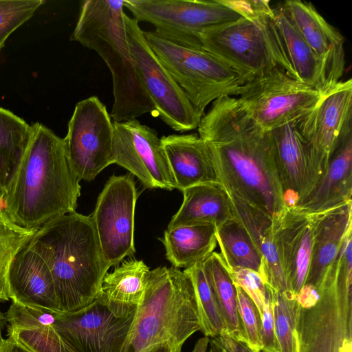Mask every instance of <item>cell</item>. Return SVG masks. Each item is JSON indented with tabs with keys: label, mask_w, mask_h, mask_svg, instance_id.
Masks as SVG:
<instances>
[{
	"label": "cell",
	"mask_w": 352,
	"mask_h": 352,
	"mask_svg": "<svg viewBox=\"0 0 352 352\" xmlns=\"http://www.w3.org/2000/svg\"><path fill=\"white\" fill-rule=\"evenodd\" d=\"M352 129L346 130L334 149L316 185L294 206L309 212L329 210L352 202Z\"/></svg>",
	"instance_id": "cell-19"
},
{
	"label": "cell",
	"mask_w": 352,
	"mask_h": 352,
	"mask_svg": "<svg viewBox=\"0 0 352 352\" xmlns=\"http://www.w3.org/2000/svg\"><path fill=\"white\" fill-rule=\"evenodd\" d=\"M340 352H352V337L346 338L344 340Z\"/></svg>",
	"instance_id": "cell-45"
},
{
	"label": "cell",
	"mask_w": 352,
	"mask_h": 352,
	"mask_svg": "<svg viewBox=\"0 0 352 352\" xmlns=\"http://www.w3.org/2000/svg\"><path fill=\"white\" fill-rule=\"evenodd\" d=\"M234 283L241 287L256 305L261 316L263 311L267 285L260 274L248 269L230 271Z\"/></svg>",
	"instance_id": "cell-37"
},
{
	"label": "cell",
	"mask_w": 352,
	"mask_h": 352,
	"mask_svg": "<svg viewBox=\"0 0 352 352\" xmlns=\"http://www.w3.org/2000/svg\"><path fill=\"white\" fill-rule=\"evenodd\" d=\"M352 202L323 211L315 228L309 267L304 285L318 289L334 262L352 223Z\"/></svg>",
	"instance_id": "cell-25"
},
{
	"label": "cell",
	"mask_w": 352,
	"mask_h": 352,
	"mask_svg": "<svg viewBox=\"0 0 352 352\" xmlns=\"http://www.w3.org/2000/svg\"><path fill=\"white\" fill-rule=\"evenodd\" d=\"M278 352H296L295 331L298 302L292 292H280L270 287Z\"/></svg>",
	"instance_id": "cell-33"
},
{
	"label": "cell",
	"mask_w": 352,
	"mask_h": 352,
	"mask_svg": "<svg viewBox=\"0 0 352 352\" xmlns=\"http://www.w3.org/2000/svg\"><path fill=\"white\" fill-rule=\"evenodd\" d=\"M351 116L352 80L349 78L323 95L312 111L297 122L309 163L310 191L324 174L342 135L351 128Z\"/></svg>",
	"instance_id": "cell-12"
},
{
	"label": "cell",
	"mask_w": 352,
	"mask_h": 352,
	"mask_svg": "<svg viewBox=\"0 0 352 352\" xmlns=\"http://www.w3.org/2000/svg\"><path fill=\"white\" fill-rule=\"evenodd\" d=\"M323 95L275 69L246 82L234 97L256 124L270 131L305 117Z\"/></svg>",
	"instance_id": "cell-9"
},
{
	"label": "cell",
	"mask_w": 352,
	"mask_h": 352,
	"mask_svg": "<svg viewBox=\"0 0 352 352\" xmlns=\"http://www.w3.org/2000/svg\"><path fill=\"white\" fill-rule=\"evenodd\" d=\"M32 129L29 144L6 190L3 210L16 225L37 230L76 212L81 186L69 162L64 139L38 122Z\"/></svg>",
	"instance_id": "cell-2"
},
{
	"label": "cell",
	"mask_w": 352,
	"mask_h": 352,
	"mask_svg": "<svg viewBox=\"0 0 352 352\" xmlns=\"http://www.w3.org/2000/svg\"><path fill=\"white\" fill-rule=\"evenodd\" d=\"M142 352H173L170 348L166 344H159L152 346Z\"/></svg>",
	"instance_id": "cell-43"
},
{
	"label": "cell",
	"mask_w": 352,
	"mask_h": 352,
	"mask_svg": "<svg viewBox=\"0 0 352 352\" xmlns=\"http://www.w3.org/2000/svg\"><path fill=\"white\" fill-rule=\"evenodd\" d=\"M221 352H254L245 343L239 341L226 333H222L210 339Z\"/></svg>",
	"instance_id": "cell-40"
},
{
	"label": "cell",
	"mask_w": 352,
	"mask_h": 352,
	"mask_svg": "<svg viewBox=\"0 0 352 352\" xmlns=\"http://www.w3.org/2000/svg\"><path fill=\"white\" fill-rule=\"evenodd\" d=\"M299 34L320 60L327 92L339 82L345 67L344 38L311 3L288 0L281 6Z\"/></svg>",
	"instance_id": "cell-17"
},
{
	"label": "cell",
	"mask_w": 352,
	"mask_h": 352,
	"mask_svg": "<svg viewBox=\"0 0 352 352\" xmlns=\"http://www.w3.org/2000/svg\"><path fill=\"white\" fill-rule=\"evenodd\" d=\"M228 193L234 217L245 228L261 255L259 274L265 283L274 290H288L280 262L272 218L236 195Z\"/></svg>",
	"instance_id": "cell-22"
},
{
	"label": "cell",
	"mask_w": 352,
	"mask_h": 352,
	"mask_svg": "<svg viewBox=\"0 0 352 352\" xmlns=\"http://www.w3.org/2000/svg\"><path fill=\"white\" fill-rule=\"evenodd\" d=\"M37 230L25 229L16 225L3 208H0V302L10 300L7 274L13 258Z\"/></svg>",
	"instance_id": "cell-34"
},
{
	"label": "cell",
	"mask_w": 352,
	"mask_h": 352,
	"mask_svg": "<svg viewBox=\"0 0 352 352\" xmlns=\"http://www.w3.org/2000/svg\"><path fill=\"white\" fill-rule=\"evenodd\" d=\"M217 228L211 224L182 226L168 229L160 239L173 267L188 268L203 262L217 247Z\"/></svg>",
	"instance_id": "cell-28"
},
{
	"label": "cell",
	"mask_w": 352,
	"mask_h": 352,
	"mask_svg": "<svg viewBox=\"0 0 352 352\" xmlns=\"http://www.w3.org/2000/svg\"><path fill=\"white\" fill-rule=\"evenodd\" d=\"M113 122L97 96L78 102L64 139L69 162L78 179L94 180L113 162Z\"/></svg>",
	"instance_id": "cell-11"
},
{
	"label": "cell",
	"mask_w": 352,
	"mask_h": 352,
	"mask_svg": "<svg viewBox=\"0 0 352 352\" xmlns=\"http://www.w3.org/2000/svg\"><path fill=\"white\" fill-rule=\"evenodd\" d=\"M274 23L292 78L322 94H327L320 60L299 34L281 6L274 9Z\"/></svg>",
	"instance_id": "cell-27"
},
{
	"label": "cell",
	"mask_w": 352,
	"mask_h": 352,
	"mask_svg": "<svg viewBox=\"0 0 352 352\" xmlns=\"http://www.w3.org/2000/svg\"><path fill=\"white\" fill-rule=\"evenodd\" d=\"M240 16L245 19H254L271 14L274 9L270 6V1L266 0H220Z\"/></svg>",
	"instance_id": "cell-38"
},
{
	"label": "cell",
	"mask_w": 352,
	"mask_h": 352,
	"mask_svg": "<svg viewBox=\"0 0 352 352\" xmlns=\"http://www.w3.org/2000/svg\"><path fill=\"white\" fill-rule=\"evenodd\" d=\"M181 207L168 229L182 226L211 224L216 228L234 217L229 195L221 183L204 184L182 191Z\"/></svg>",
	"instance_id": "cell-26"
},
{
	"label": "cell",
	"mask_w": 352,
	"mask_h": 352,
	"mask_svg": "<svg viewBox=\"0 0 352 352\" xmlns=\"http://www.w3.org/2000/svg\"><path fill=\"white\" fill-rule=\"evenodd\" d=\"M28 243L16 254L9 266L10 300L28 307L62 312L50 269Z\"/></svg>",
	"instance_id": "cell-18"
},
{
	"label": "cell",
	"mask_w": 352,
	"mask_h": 352,
	"mask_svg": "<svg viewBox=\"0 0 352 352\" xmlns=\"http://www.w3.org/2000/svg\"><path fill=\"white\" fill-rule=\"evenodd\" d=\"M272 14L241 17L199 34L201 49L226 62L251 80L275 69L292 78Z\"/></svg>",
	"instance_id": "cell-6"
},
{
	"label": "cell",
	"mask_w": 352,
	"mask_h": 352,
	"mask_svg": "<svg viewBox=\"0 0 352 352\" xmlns=\"http://www.w3.org/2000/svg\"><path fill=\"white\" fill-rule=\"evenodd\" d=\"M54 327L73 352H122L134 315L115 316L96 300L70 313L55 312Z\"/></svg>",
	"instance_id": "cell-15"
},
{
	"label": "cell",
	"mask_w": 352,
	"mask_h": 352,
	"mask_svg": "<svg viewBox=\"0 0 352 352\" xmlns=\"http://www.w3.org/2000/svg\"><path fill=\"white\" fill-rule=\"evenodd\" d=\"M219 253L229 271L248 269L260 273L262 257L250 236L234 217L217 228Z\"/></svg>",
	"instance_id": "cell-31"
},
{
	"label": "cell",
	"mask_w": 352,
	"mask_h": 352,
	"mask_svg": "<svg viewBox=\"0 0 352 352\" xmlns=\"http://www.w3.org/2000/svg\"><path fill=\"white\" fill-rule=\"evenodd\" d=\"M149 272L142 261H124L105 274L96 300L116 317L133 316L143 298Z\"/></svg>",
	"instance_id": "cell-24"
},
{
	"label": "cell",
	"mask_w": 352,
	"mask_h": 352,
	"mask_svg": "<svg viewBox=\"0 0 352 352\" xmlns=\"http://www.w3.org/2000/svg\"><path fill=\"white\" fill-rule=\"evenodd\" d=\"M6 326H7L6 316L0 309V346L4 340L2 333Z\"/></svg>",
	"instance_id": "cell-44"
},
{
	"label": "cell",
	"mask_w": 352,
	"mask_h": 352,
	"mask_svg": "<svg viewBox=\"0 0 352 352\" xmlns=\"http://www.w3.org/2000/svg\"><path fill=\"white\" fill-rule=\"evenodd\" d=\"M144 34L152 50L201 116L209 104L222 96H235L250 81L207 51L176 45L154 31Z\"/></svg>",
	"instance_id": "cell-7"
},
{
	"label": "cell",
	"mask_w": 352,
	"mask_h": 352,
	"mask_svg": "<svg viewBox=\"0 0 352 352\" xmlns=\"http://www.w3.org/2000/svg\"><path fill=\"white\" fill-rule=\"evenodd\" d=\"M217 300L226 327V334L246 344L239 318L237 294L230 272L219 253L213 252L202 262Z\"/></svg>",
	"instance_id": "cell-29"
},
{
	"label": "cell",
	"mask_w": 352,
	"mask_h": 352,
	"mask_svg": "<svg viewBox=\"0 0 352 352\" xmlns=\"http://www.w3.org/2000/svg\"><path fill=\"white\" fill-rule=\"evenodd\" d=\"M28 245L46 263L62 312L81 310L96 298L111 267L90 216L76 212L40 227Z\"/></svg>",
	"instance_id": "cell-3"
},
{
	"label": "cell",
	"mask_w": 352,
	"mask_h": 352,
	"mask_svg": "<svg viewBox=\"0 0 352 352\" xmlns=\"http://www.w3.org/2000/svg\"><path fill=\"white\" fill-rule=\"evenodd\" d=\"M184 271L190 276L193 285L201 331L211 338L226 333L221 313L202 262Z\"/></svg>",
	"instance_id": "cell-32"
},
{
	"label": "cell",
	"mask_w": 352,
	"mask_h": 352,
	"mask_svg": "<svg viewBox=\"0 0 352 352\" xmlns=\"http://www.w3.org/2000/svg\"><path fill=\"white\" fill-rule=\"evenodd\" d=\"M6 191L0 187V208H3V199L4 197Z\"/></svg>",
	"instance_id": "cell-46"
},
{
	"label": "cell",
	"mask_w": 352,
	"mask_h": 352,
	"mask_svg": "<svg viewBox=\"0 0 352 352\" xmlns=\"http://www.w3.org/2000/svg\"><path fill=\"white\" fill-rule=\"evenodd\" d=\"M208 352H221L218 348H217L214 345L212 344H210V349L208 351Z\"/></svg>",
	"instance_id": "cell-47"
},
{
	"label": "cell",
	"mask_w": 352,
	"mask_h": 352,
	"mask_svg": "<svg viewBox=\"0 0 352 352\" xmlns=\"http://www.w3.org/2000/svg\"><path fill=\"white\" fill-rule=\"evenodd\" d=\"M54 313L12 302L7 336L31 352H73L54 327Z\"/></svg>",
	"instance_id": "cell-23"
},
{
	"label": "cell",
	"mask_w": 352,
	"mask_h": 352,
	"mask_svg": "<svg viewBox=\"0 0 352 352\" xmlns=\"http://www.w3.org/2000/svg\"><path fill=\"white\" fill-rule=\"evenodd\" d=\"M197 130L228 192L272 218L286 207L271 133L246 114L236 97L215 100Z\"/></svg>",
	"instance_id": "cell-1"
},
{
	"label": "cell",
	"mask_w": 352,
	"mask_h": 352,
	"mask_svg": "<svg viewBox=\"0 0 352 352\" xmlns=\"http://www.w3.org/2000/svg\"><path fill=\"white\" fill-rule=\"evenodd\" d=\"M0 352H31L10 337L4 338Z\"/></svg>",
	"instance_id": "cell-41"
},
{
	"label": "cell",
	"mask_w": 352,
	"mask_h": 352,
	"mask_svg": "<svg viewBox=\"0 0 352 352\" xmlns=\"http://www.w3.org/2000/svg\"><path fill=\"white\" fill-rule=\"evenodd\" d=\"M209 344L210 338L204 336L197 341L192 352H208Z\"/></svg>",
	"instance_id": "cell-42"
},
{
	"label": "cell",
	"mask_w": 352,
	"mask_h": 352,
	"mask_svg": "<svg viewBox=\"0 0 352 352\" xmlns=\"http://www.w3.org/2000/svg\"><path fill=\"white\" fill-rule=\"evenodd\" d=\"M261 351L278 352L276 342L273 309L269 286L265 296L263 311L261 316Z\"/></svg>",
	"instance_id": "cell-39"
},
{
	"label": "cell",
	"mask_w": 352,
	"mask_h": 352,
	"mask_svg": "<svg viewBox=\"0 0 352 352\" xmlns=\"http://www.w3.org/2000/svg\"><path fill=\"white\" fill-rule=\"evenodd\" d=\"M114 164L136 176L146 188H177L161 138L136 119L113 122Z\"/></svg>",
	"instance_id": "cell-14"
},
{
	"label": "cell",
	"mask_w": 352,
	"mask_h": 352,
	"mask_svg": "<svg viewBox=\"0 0 352 352\" xmlns=\"http://www.w3.org/2000/svg\"><path fill=\"white\" fill-rule=\"evenodd\" d=\"M138 198L131 175L111 176L100 193L91 219L102 255L117 266L135 252L134 219Z\"/></svg>",
	"instance_id": "cell-13"
},
{
	"label": "cell",
	"mask_w": 352,
	"mask_h": 352,
	"mask_svg": "<svg viewBox=\"0 0 352 352\" xmlns=\"http://www.w3.org/2000/svg\"><path fill=\"white\" fill-rule=\"evenodd\" d=\"M44 3L42 0H0V50L8 36Z\"/></svg>",
	"instance_id": "cell-35"
},
{
	"label": "cell",
	"mask_w": 352,
	"mask_h": 352,
	"mask_svg": "<svg viewBox=\"0 0 352 352\" xmlns=\"http://www.w3.org/2000/svg\"><path fill=\"white\" fill-rule=\"evenodd\" d=\"M124 23L138 78L158 116L176 131L197 129L202 116L152 50L138 22L125 14Z\"/></svg>",
	"instance_id": "cell-10"
},
{
	"label": "cell",
	"mask_w": 352,
	"mask_h": 352,
	"mask_svg": "<svg viewBox=\"0 0 352 352\" xmlns=\"http://www.w3.org/2000/svg\"><path fill=\"white\" fill-rule=\"evenodd\" d=\"M235 284V283H234ZM239 318L246 338V345L254 352L261 351V316L250 297L236 285Z\"/></svg>",
	"instance_id": "cell-36"
},
{
	"label": "cell",
	"mask_w": 352,
	"mask_h": 352,
	"mask_svg": "<svg viewBox=\"0 0 352 352\" xmlns=\"http://www.w3.org/2000/svg\"><path fill=\"white\" fill-rule=\"evenodd\" d=\"M201 331L190 276L179 269L150 270L142 302L122 352H142L159 344L181 352L186 340Z\"/></svg>",
	"instance_id": "cell-5"
},
{
	"label": "cell",
	"mask_w": 352,
	"mask_h": 352,
	"mask_svg": "<svg viewBox=\"0 0 352 352\" xmlns=\"http://www.w3.org/2000/svg\"><path fill=\"white\" fill-rule=\"evenodd\" d=\"M124 1L86 0L71 40L96 52L109 69L114 101L113 122L155 112L138 78L125 29Z\"/></svg>",
	"instance_id": "cell-4"
},
{
	"label": "cell",
	"mask_w": 352,
	"mask_h": 352,
	"mask_svg": "<svg viewBox=\"0 0 352 352\" xmlns=\"http://www.w3.org/2000/svg\"><path fill=\"white\" fill-rule=\"evenodd\" d=\"M161 141L177 189L221 183L208 145L198 133L162 136Z\"/></svg>",
	"instance_id": "cell-20"
},
{
	"label": "cell",
	"mask_w": 352,
	"mask_h": 352,
	"mask_svg": "<svg viewBox=\"0 0 352 352\" xmlns=\"http://www.w3.org/2000/svg\"><path fill=\"white\" fill-rule=\"evenodd\" d=\"M138 22L151 23L155 33L178 45L201 49L199 34L240 16L219 0H124Z\"/></svg>",
	"instance_id": "cell-8"
},
{
	"label": "cell",
	"mask_w": 352,
	"mask_h": 352,
	"mask_svg": "<svg viewBox=\"0 0 352 352\" xmlns=\"http://www.w3.org/2000/svg\"><path fill=\"white\" fill-rule=\"evenodd\" d=\"M322 212L286 206L272 218L280 265L289 290L295 296L306 281L315 228Z\"/></svg>",
	"instance_id": "cell-16"
},
{
	"label": "cell",
	"mask_w": 352,
	"mask_h": 352,
	"mask_svg": "<svg viewBox=\"0 0 352 352\" xmlns=\"http://www.w3.org/2000/svg\"><path fill=\"white\" fill-rule=\"evenodd\" d=\"M298 121L270 131L287 207L294 206L311 190L309 163Z\"/></svg>",
	"instance_id": "cell-21"
},
{
	"label": "cell",
	"mask_w": 352,
	"mask_h": 352,
	"mask_svg": "<svg viewBox=\"0 0 352 352\" xmlns=\"http://www.w3.org/2000/svg\"><path fill=\"white\" fill-rule=\"evenodd\" d=\"M32 131V125L0 107V187L5 191L26 150Z\"/></svg>",
	"instance_id": "cell-30"
}]
</instances>
